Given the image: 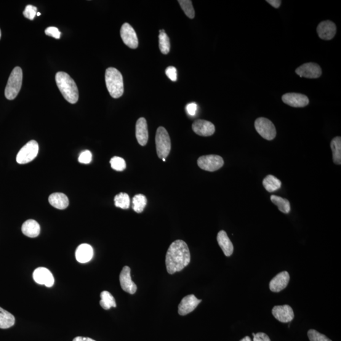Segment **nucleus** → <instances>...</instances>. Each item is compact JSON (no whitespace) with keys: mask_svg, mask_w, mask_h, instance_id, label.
Instances as JSON below:
<instances>
[{"mask_svg":"<svg viewBox=\"0 0 341 341\" xmlns=\"http://www.w3.org/2000/svg\"><path fill=\"white\" fill-rule=\"evenodd\" d=\"M165 262L169 274L182 271L190 262V253L187 244L180 239L173 242L167 250Z\"/></svg>","mask_w":341,"mask_h":341,"instance_id":"1","label":"nucleus"},{"mask_svg":"<svg viewBox=\"0 0 341 341\" xmlns=\"http://www.w3.org/2000/svg\"><path fill=\"white\" fill-rule=\"evenodd\" d=\"M56 82L61 94L68 103L76 104L79 100V90L76 82L68 74L59 71L56 74Z\"/></svg>","mask_w":341,"mask_h":341,"instance_id":"2","label":"nucleus"},{"mask_svg":"<svg viewBox=\"0 0 341 341\" xmlns=\"http://www.w3.org/2000/svg\"><path fill=\"white\" fill-rule=\"evenodd\" d=\"M105 81L112 98L117 99L122 96L124 92V79L121 74L116 68H107L105 73Z\"/></svg>","mask_w":341,"mask_h":341,"instance_id":"3","label":"nucleus"},{"mask_svg":"<svg viewBox=\"0 0 341 341\" xmlns=\"http://www.w3.org/2000/svg\"><path fill=\"white\" fill-rule=\"evenodd\" d=\"M23 73L22 68L17 66L13 69L5 88V97L9 100H15L22 87Z\"/></svg>","mask_w":341,"mask_h":341,"instance_id":"4","label":"nucleus"},{"mask_svg":"<svg viewBox=\"0 0 341 341\" xmlns=\"http://www.w3.org/2000/svg\"><path fill=\"white\" fill-rule=\"evenodd\" d=\"M157 153L160 159H166L168 156L172 144L168 133L164 127H160L157 130L156 135Z\"/></svg>","mask_w":341,"mask_h":341,"instance_id":"5","label":"nucleus"},{"mask_svg":"<svg viewBox=\"0 0 341 341\" xmlns=\"http://www.w3.org/2000/svg\"><path fill=\"white\" fill-rule=\"evenodd\" d=\"M38 153V143L35 140H31L18 152L16 161L20 164H28L36 158Z\"/></svg>","mask_w":341,"mask_h":341,"instance_id":"6","label":"nucleus"},{"mask_svg":"<svg viewBox=\"0 0 341 341\" xmlns=\"http://www.w3.org/2000/svg\"><path fill=\"white\" fill-rule=\"evenodd\" d=\"M255 128L261 137L267 140H273L276 136V129L273 123L265 118H258L255 121Z\"/></svg>","mask_w":341,"mask_h":341,"instance_id":"7","label":"nucleus"},{"mask_svg":"<svg viewBox=\"0 0 341 341\" xmlns=\"http://www.w3.org/2000/svg\"><path fill=\"white\" fill-rule=\"evenodd\" d=\"M197 164L202 169L214 172L223 167L224 160L220 156L206 155L200 157Z\"/></svg>","mask_w":341,"mask_h":341,"instance_id":"8","label":"nucleus"},{"mask_svg":"<svg viewBox=\"0 0 341 341\" xmlns=\"http://www.w3.org/2000/svg\"><path fill=\"white\" fill-rule=\"evenodd\" d=\"M296 74L300 77L307 79H317L321 76L322 71L321 66L315 63L303 64L296 70Z\"/></svg>","mask_w":341,"mask_h":341,"instance_id":"9","label":"nucleus"},{"mask_svg":"<svg viewBox=\"0 0 341 341\" xmlns=\"http://www.w3.org/2000/svg\"><path fill=\"white\" fill-rule=\"evenodd\" d=\"M120 35L125 45L132 49L137 48L138 45L137 34L134 28L129 23H125L122 26Z\"/></svg>","mask_w":341,"mask_h":341,"instance_id":"10","label":"nucleus"},{"mask_svg":"<svg viewBox=\"0 0 341 341\" xmlns=\"http://www.w3.org/2000/svg\"><path fill=\"white\" fill-rule=\"evenodd\" d=\"M119 282H120L121 288L124 291L130 295H134L137 291V285L132 280L131 269L128 266H125L123 268L119 274Z\"/></svg>","mask_w":341,"mask_h":341,"instance_id":"11","label":"nucleus"},{"mask_svg":"<svg viewBox=\"0 0 341 341\" xmlns=\"http://www.w3.org/2000/svg\"><path fill=\"white\" fill-rule=\"evenodd\" d=\"M282 100L286 105L294 108L305 107L309 104L308 98L298 93H287L282 95Z\"/></svg>","mask_w":341,"mask_h":341,"instance_id":"12","label":"nucleus"},{"mask_svg":"<svg viewBox=\"0 0 341 341\" xmlns=\"http://www.w3.org/2000/svg\"><path fill=\"white\" fill-rule=\"evenodd\" d=\"M201 300H199L195 295H190L184 297L178 306V313L180 315L185 316L192 312L200 303Z\"/></svg>","mask_w":341,"mask_h":341,"instance_id":"13","label":"nucleus"},{"mask_svg":"<svg viewBox=\"0 0 341 341\" xmlns=\"http://www.w3.org/2000/svg\"><path fill=\"white\" fill-rule=\"evenodd\" d=\"M272 313L276 319L282 323H289L294 319V311L291 306L287 305L275 306L272 310Z\"/></svg>","mask_w":341,"mask_h":341,"instance_id":"14","label":"nucleus"},{"mask_svg":"<svg viewBox=\"0 0 341 341\" xmlns=\"http://www.w3.org/2000/svg\"><path fill=\"white\" fill-rule=\"evenodd\" d=\"M33 279L36 283L51 287L54 285L55 279L49 269L38 267L34 271Z\"/></svg>","mask_w":341,"mask_h":341,"instance_id":"15","label":"nucleus"},{"mask_svg":"<svg viewBox=\"0 0 341 341\" xmlns=\"http://www.w3.org/2000/svg\"><path fill=\"white\" fill-rule=\"evenodd\" d=\"M316 31L320 38L328 41L334 38L336 33V26L332 21H323L317 27Z\"/></svg>","mask_w":341,"mask_h":341,"instance_id":"16","label":"nucleus"},{"mask_svg":"<svg viewBox=\"0 0 341 341\" xmlns=\"http://www.w3.org/2000/svg\"><path fill=\"white\" fill-rule=\"evenodd\" d=\"M192 129L196 134L202 137H209L214 134L215 126L212 123L204 119H197L193 122Z\"/></svg>","mask_w":341,"mask_h":341,"instance_id":"17","label":"nucleus"},{"mask_svg":"<svg viewBox=\"0 0 341 341\" xmlns=\"http://www.w3.org/2000/svg\"><path fill=\"white\" fill-rule=\"evenodd\" d=\"M290 276L287 271L281 272L272 279L269 284L271 291L279 293L286 288L289 284Z\"/></svg>","mask_w":341,"mask_h":341,"instance_id":"18","label":"nucleus"},{"mask_svg":"<svg viewBox=\"0 0 341 341\" xmlns=\"http://www.w3.org/2000/svg\"><path fill=\"white\" fill-rule=\"evenodd\" d=\"M136 137L140 145L145 146L148 143L149 132L148 124L144 118H140L136 124Z\"/></svg>","mask_w":341,"mask_h":341,"instance_id":"19","label":"nucleus"},{"mask_svg":"<svg viewBox=\"0 0 341 341\" xmlns=\"http://www.w3.org/2000/svg\"><path fill=\"white\" fill-rule=\"evenodd\" d=\"M94 250L92 247L89 244H82L79 245L76 250V257L79 262L84 263L89 262L91 260Z\"/></svg>","mask_w":341,"mask_h":341,"instance_id":"20","label":"nucleus"},{"mask_svg":"<svg viewBox=\"0 0 341 341\" xmlns=\"http://www.w3.org/2000/svg\"><path fill=\"white\" fill-rule=\"evenodd\" d=\"M217 240L221 249L226 257H230L234 251L233 245L225 231H220L217 234Z\"/></svg>","mask_w":341,"mask_h":341,"instance_id":"21","label":"nucleus"},{"mask_svg":"<svg viewBox=\"0 0 341 341\" xmlns=\"http://www.w3.org/2000/svg\"><path fill=\"white\" fill-rule=\"evenodd\" d=\"M22 231L23 234L29 238H36L41 231V228L39 223L35 220H29L26 221L22 226Z\"/></svg>","mask_w":341,"mask_h":341,"instance_id":"22","label":"nucleus"},{"mask_svg":"<svg viewBox=\"0 0 341 341\" xmlns=\"http://www.w3.org/2000/svg\"><path fill=\"white\" fill-rule=\"evenodd\" d=\"M49 202L56 209L63 210L66 209L69 205L67 196L62 193H55L49 197Z\"/></svg>","mask_w":341,"mask_h":341,"instance_id":"23","label":"nucleus"},{"mask_svg":"<svg viewBox=\"0 0 341 341\" xmlns=\"http://www.w3.org/2000/svg\"><path fill=\"white\" fill-rule=\"evenodd\" d=\"M15 319L12 313L0 307V329H7L14 326Z\"/></svg>","mask_w":341,"mask_h":341,"instance_id":"24","label":"nucleus"},{"mask_svg":"<svg viewBox=\"0 0 341 341\" xmlns=\"http://www.w3.org/2000/svg\"><path fill=\"white\" fill-rule=\"evenodd\" d=\"M280 180L273 175H269L263 180V185L269 192H273L279 190L281 186Z\"/></svg>","mask_w":341,"mask_h":341,"instance_id":"25","label":"nucleus"},{"mask_svg":"<svg viewBox=\"0 0 341 341\" xmlns=\"http://www.w3.org/2000/svg\"><path fill=\"white\" fill-rule=\"evenodd\" d=\"M330 147L332 151L333 161L335 164H341V138L336 137L333 138Z\"/></svg>","mask_w":341,"mask_h":341,"instance_id":"26","label":"nucleus"},{"mask_svg":"<svg viewBox=\"0 0 341 341\" xmlns=\"http://www.w3.org/2000/svg\"><path fill=\"white\" fill-rule=\"evenodd\" d=\"M271 200L272 202L278 207L281 212L284 214H288L290 212L291 207H290L289 202L287 199L279 196H272Z\"/></svg>","mask_w":341,"mask_h":341,"instance_id":"27","label":"nucleus"},{"mask_svg":"<svg viewBox=\"0 0 341 341\" xmlns=\"http://www.w3.org/2000/svg\"><path fill=\"white\" fill-rule=\"evenodd\" d=\"M100 296L101 298L100 305L103 309L109 310L111 307H116V301L110 292L104 291L101 293Z\"/></svg>","mask_w":341,"mask_h":341,"instance_id":"28","label":"nucleus"},{"mask_svg":"<svg viewBox=\"0 0 341 341\" xmlns=\"http://www.w3.org/2000/svg\"><path fill=\"white\" fill-rule=\"evenodd\" d=\"M159 46L162 54H168L170 47L169 38L163 29L159 31Z\"/></svg>","mask_w":341,"mask_h":341,"instance_id":"29","label":"nucleus"},{"mask_svg":"<svg viewBox=\"0 0 341 341\" xmlns=\"http://www.w3.org/2000/svg\"><path fill=\"white\" fill-rule=\"evenodd\" d=\"M133 209L137 213H142L147 205V198L142 194H138L133 198Z\"/></svg>","mask_w":341,"mask_h":341,"instance_id":"30","label":"nucleus"},{"mask_svg":"<svg viewBox=\"0 0 341 341\" xmlns=\"http://www.w3.org/2000/svg\"><path fill=\"white\" fill-rule=\"evenodd\" d=\"M114 204L117 207L122 209H127L130 207V199L126 193H120L114 197Z\"/></svg>","mask_w":341,"mask_h":341,"instance_id":"31","label":"nucleus"},{"mask_svg":"<svg viewBox=\"0 0 341 341\" xmlns=\"http://www.w3.org/2000/svg\"><path fill=\"white\" fill-rule=\"evenodd\" d=\"M183 12L188 18L192 19L195 17V10H194L192 2L190 0H179L178 1Z\"/></svg>","mask_w":341,"mask_h":341,"instance_id":"32","label":"nucleus"},{"mask_svg":"<svg viewBox=\"0 0 341 341\" xmlns=\"http://www.w3.org/2000/svg\"><path fill=\"white\" fill-rule=\"evenodd\" d=\"M110 164L112 168L117 170V172H122L126 169V162L120 157H113L110 160Z\"/></svg>","mask_w":341,"mask_h":341,"instance_id":"33","label":"nucleus"},{"mask_svg":"<svg viewBox=\"0 0 341 341\" xmlns=\"http://www.w3.org/2000/svg\"><path fill=\"white\" fill-rule=\"evenodd\" d=\"M307 334L310 341H332L326 335L321 334V333L316 331V330H309Z\"/></svg>","mask_w":341,"mask_h":341,"instance_id":"34","label":"nucleus"},{"mask_svg":"<svg viewBox=\"0 0 341 341\" xmlns=\"http://www.w3.org/2000/svg\"><path fill=\"white\" fill-rule=\"evenodd\" d=\"M36 14L37 8L31 5L26 6L25 11L23 12V15H25V17L31 20L34 19Z\"/></svg>","mask_w":341,"mask_h":341,"instance_id":"35","label":"nucleus"},{"mask_svg":"<svg viewBox=\"0 0 341 341\" xmlns=\"http://www.w3.org/2000/svg\"><path fill=\"white\" fill-rule=\"evenodd\" d=\"M92 156L90 151L86 150L80 154L79 162L81 164H88L92 161Z\"/></svg>","mask_w":341,"mask_h":341,"instance_id":"36","label":"nucleus"},{"mask_svg":"<svg viewBox=\"0 0 341 341\" xmlns=\"http://www.w3.org/2000/svg\"><path fill=\"white\" fill-rule=\"evenodd\" d=\"M45 34H46L47 36L54 37L55 39H60V31L58 30V28H55V27H49V28H47L46 30H45Z\"/></svg>","mask_w":341,"mask_h":341,"instance_id":"37","label":"nucleus"},{"mask_svg":"<svg viewBox=\"0 0 341 341\" xmlns=\"http://www.w3.org/2000/svg\"><path fill=\"white\" fill-rule=\"evenodd\" d=\"M166 75L173 82H176L177 81V68L174 67V66H169L166 68Z\"/></svg>","mask_w":341,"mask_h":341,"instance_id":"38","label":"nucleus"},{"mask_svg":"<svg viewBox=\"0 0 341 341\" xmlns=\"http://www.w3.org/2000/svg\"><path fill=\"white\" fill-rule=\"evenodd\" d=\"M197 108H198V106L196 103H189L186 106V111L189 115L193 116L197 113Z\"/></svg>","mask_w":341,"mask_h":341,"instance_id":"39","label":"nucleus"},{"mask_svg":"<svg viewBox=\"0 0 341 341\" xmlns=\"http://www.w3.org/2000/svg\"><path fill=\"white\" fill-rule=\"evenodd\" d=\"M252 335L254 336V341H271L268 335L263 332H258L257 334L253 333Z\"/></svg>","mask_w":341,"mask_h":341,"instance_id":"40","label":"nucleus"},{"mask_svg":"<svg viewBox=\"0 0 341 341\" xmlns=\"http://www.w3.org/2000/svg\"><path fill=\"white\" fill-rule=\"evenodd\" d=\"M266 2H267L268 4L271 5L272 6L275 8V9H278V8L280 7L282 2L280 0H267V1Z\"/></svg>","mask_w":341,"mask_h":341,"instance_id":"41","label":"nucleus"},{"mask_svg":"<svg viewBox=\"0 0 341 341\" xmlns=\"http://www.w3.org/2000/svg\"><path fill=\"white\" fill-rule=\"evenodd\" d=\"M73 341H95L89 337H76L74 338Z\"/></svg>","mask_w":341,"mask_h":341,"instance_id":"42","label":"nucleus"},{"mask_svg":"<svg viewBox=\"0 0 341 341\" xmlns=\"http://www.w3.org/2000/svg\"><path fill=\"white\" fill-rule=\"evenodd\" d=\"M240 341H252L251 338L249 336H246L243 338Z\"/></svg>","mask_w":341,"mask_h":341,"instance_id":"43","label":"nucleus"},{"mask_svg":"<svg viewBox=\"0 0 341 341\" xmlns=\"http://www.w3.org/2000/svg\"><path fill=\"white\" fill-rule=\"evenodd\" d=\"M36 15H37V16H40V15H41V13L37 12V14H36Z\"/></svg>","mask_w":341,"mask_h":341,"instance_id":"44","label":"nucleus"},{"mask_svg":"<svg viewBox=\"0 0 341 341\" xmlns=\"http://www.w3.org/2000/svg\"><path fill=\"white\" fill-rule=\"evenodd\" d=\"M1 37H2V32L1 30H0V39H1Z\"/></svg>","mask_w":341,"mask_h":341,"instance_id":"45","label":"nucleus"}]
</instances>
